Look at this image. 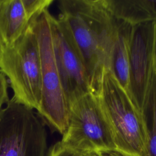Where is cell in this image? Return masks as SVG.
Segmentation results:
<instances>
[{
  "label": "cell",
  "mask_w": 156,
  "mask_h": 156,
  "mask_svg": "<svg viewBox=\"0 0 156 156\" xmlns=\"http://www.w3.org/2000/svg\"><path fill=\"white\" fill-rule=\"evenodd\" d=\"M58 18L67 26L82 57L91 91L97 94L110 57L118 20L104 0H60Z\"/></svg>",
  "instance_id": "obj_1"
},
{
  "label": "cell",
  "mask_w": 156,
  "mask_h": 156,
  "mask_svg": "<svg viewBox=\"0 0 156 156\" xmlns=\"http://www.w3.org/2000/svg\"><path fill=\"white\" fill-rule=\"evenodd\" d=\"M113 131L118 156H148L149 133L143 113L109 70L97 93Z\"/></svg>",
  "instance_id": "obj_2"
},
{
  "label": "cell",
  "mask_w": 156,
  "mask_h": 156,
  "mask_svg": "<svg viewBox=\"0 0 156 156\" xmlns=\"http://www.w3.org/2000/svg\"><path fill=\"white\" fill-rule=\"evenodd\" d=\"M32 21L13 45L3 47L0 71L9 79L12 98L38 112L42 94L41 65Z\"/></svg>",
  "instance_id": "obj_3"
},
{
  "label": "cell",
  "mask_w": 156,
  "mask_h": 156,
  "mask_svg": "<svg viewBox=\"0 0 156 156\" xmlns=\"http://www.w3.org/2000/svg\"><path fill=\"white\" fill-rule=\"evenodd\" d=\"M51 15L46 9L32 21L38 40L41 65L42 94L37 115L52 130L63 135L68 126L69 107L55 60Z\"/></svg>",
  "instance_id": "obj_4"
},
{
  "label": "cell",
  "mask_w": 156,
  "mask_h": 156,
  "mask_svg": "<svg viewBox=\"0 0 156 156\" xmlns=\"http://www.w3.org/2000/svg\"><path fill=\"white\" fill-rule=\"evenodd\" d=\"M60 141L84 152L115 154L113 131L97 94L88 93L69 105L68 126Z\"/></svg>",
  "instance_id": "obj_5"
},
{
  "label": "cell",
  "mask_w": 156,
  "mask_h": 156,
  "mask_svg": "<svg viewBox=\"0 0 156 156\" xmlns=\"http://www.w3.org/2000/svg\"><path fill=\"white\" fill-rule=\"evenodd\" d=\"M44 123L13 98L0 112V156H46Z\"/></svg>",
  "instance_id": "obj_6"
},
{
  "label": "cell",
  "mask_w": 156,
  "mask_h": 156,
  "mask_svg": "<svg viewBox=\"0 0 156 156\" xmlns=\"http://www.w3.org/2000/svg\"><path fill=\"white\" fill-rule=\"evenodd\" d=\"M50 21L55 60L69 107L76 99L92 91L82 57L67 26L52 15Z\"/></svg>",
  "instance_id": "obj_7"
},
{
  "label": "cell",
  "mask_w": 156,
  "mask_h": 156,
  "mask_svg": "<svg viewBox=\"0 0 156 156\" xmlns=\"http://www.w3.org/2000/svg\"><path fill=\"white\" fill-rule=\"evenodd\" d=\"M156 68V21L133 26L129 48L128 94L141 112Z\"/></svg>",
  "instance_id": "obj_8"
},
{
  "label": "cell",
  "mask_w": 156,
  "mask_h": 156,
  "mask_svg": "<svg viewBox=\"0 0 156 156\" xmlns=\"http://www.w3.org/2000/svg\"><path fill=\"white\" fill-rule=\"evenodd\" d=\"M54 0H0V39L3 47L13 45L33 20Z\"/></svg>",
  "instance_id": "obj_9"
},
{
  "label": "cell",
  "mask_w": 156,
  "mask_h": 156,
  "mask_svg": "<svg viewBox=\"0 0 156 156\" xmlns=\"http://www.w3.org/2000/svg\"><path fill=\"white\" fill-rule=\"evenodd\" d=\"M132 27L131 25L118 20L108 69L127 93L129 83V48Z\"/></svg>",
  "instance_id": "obj_10"
},
{
  "label": "cell",
  "mask_w": 156,
  "mask_h": 156,
  "mask_svg": "<svg viewBox=\"0 0 156 156\" xmlns=\"http://www.w3.org/2000/svg\"><path fill=\"white\" fill-rule=\"evenodd\" d=\"M104 3L117 20L132 26L156 21V0H104Z\"/></svg>",
  "instance_id": "obj_11"
},
{
  "label": "cell",
  "mask_w": 156,
  "mask_h": 156,
  "mask_svg": "<svg viewBox=\"0 0 156 156\" xmlns=\"http://www.w3.org/2000/svg\"><path fill=\"white\" fill-rule=\"evenodd\" d=\"M142 113L149 133L148 156H156V68L142 110Z\"/></svg>",
  "instance_id": "obj_12"
},
{
  "label": "cell",
  "mask_w": 156,
  "mask_h": 156,
  "mask_svg": "<svg viewBox=\"0 0 156 156\" xmlns=\"http://www.w3.org/2000/svg\"><path fill=\"white\" fill-rule=\"evenodd\" d=\"M48 156H93V154L74 149L64 144L60 141L49 149Z\"/></svg>",
  "instance_id": "obj_13"
},
{
  "label": "cell",
  "mask_w": 156,
  "mask_h": 156,
  "mask_svg": "<svg viewBox=\"0 0 156 156\" xmlns=\"http://www.w3.org/2000/svg\"><path fill=\"white\" fill-rule=\"evenodd\" d=\"M5 75L0 71V112L2 110V106L9 101L8 93L9 83Z\"/></svg>",
  "instance_id": "obj_14"
},
{
  "label": "cell",
  "mask_w": 156,
  "mask_h": 156,
  "mask_svg": "<svg viewBox=\"0 0 156 156\" xmlns=\"http://www.w3.org/2000/svg\"><path fill=\"white\" fill-rule=\"evenodd\" d=\"M93 156H118L113 153H96L93 154Z\"/></svg>",
  "instance_id": "obj_15"
},
{
  "label": "cell",
  "mask_w": 156,
  "mask_h": 156,
  "mask_svg": "<svg viewBox=\"0 0 156 156\" xmlns=\"http://www.w3.org/2000/svg\"><path fill=\"white\" fill-rule=\"evenodd\" d=\"M2 51H3V45H2V43L0 39V63H1V57H2Z\"/></svg>",
  "instance_id": "obj_16"
}]
</instances>
